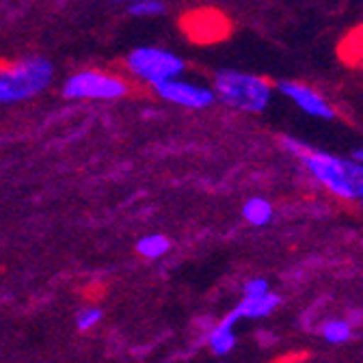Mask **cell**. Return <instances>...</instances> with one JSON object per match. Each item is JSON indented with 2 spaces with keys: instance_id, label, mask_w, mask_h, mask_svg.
<instances>
[{
  "instance_id": "1",
  "label": "cell",
  "mask_w": 363,
  "mask_h": 363,
  "mask_svg": "<svg viewBox=\"0 0 363 363\" xmlns=\"http://www.w3.org/2000/svg\"><path fill=\"white\" fill-rule=\"evenodd\" d=\"M281 147L301 162L307 175L329 195L344 201H361L363 167L352 158H342L325 150L311 147L294 136H281Z\"/></svg>"
},
{
  "instance_id": "2",
  "label": "cell",
  "mask_w": 363,
  "mask_h": 363,
  "mask_svg": "<svg viewBox=\"0 0 363 363\" xmlns=\"http://www.w3.org/2000/svg\"><path fill=\"white\" fill-rule=\"evenodd\" d=\"M212 89L216 100L242 113H264L272 100V82L240 69H218Z\"/></svg>"
},
{
  "instance_id": "3",
  "label": "cell",
  "mask_w": 363,
  "mask_h": 363,
  "mask_svg": "<svg viewBox=\"0 0 363 363\" xmlns=\"http://www.w3.org/2000/svg\"><path fill=\"white\" fill-rule=\"evenodd\" d=\"M52 63L41 57H28L0 69V104L22 102L50 84Z\"/></svg>"
},
{
  "instance_id": "4",
  "label": "cell",
  "mask_w": 363,
  "mask_h": 363,
  "mask_svg": "<svg viewBox=\"0 0 363 363\" xmlns=\"http://www.w3.org/2000/svg\"><path fill=\"white\" fill-rule=\"evenodd\" d=\"M128 72L152 89H158L160 84L182 78L186 69V63L182 57L167 48H158V45H139V48L130 50L125 57Z\"/></svg>"
},
{
  "instance_id": "5",
  "label": "cell",
  "mask_w": 363,
  "mask_h": 363,
  "mask_svg": "<svg viewBox=\"0 0 363 363\" xmlns=\"http://www.w3.org/2000/svg\"><path fill=\"white\" fill-rule=\"evenodd\" d=\"M130 94V84L125 78L96 72V69H84L74 76H69L63 84V96L69 100H121Z\"/></svg>"
},
{
  "instance_id": "6",
  "label": "cell",
  "mask_w": 363,
  "mask_h": 363,
  "mask_svg": "<svg viewBox=\"0 0 363 363\" xmlns=\"http://www.w3.org/2000/svg\"><path fill=\"white\" fill-rule=\"evenodd\" d=\"M154 91L160 100H164L173 106L191 108V111H203L216 102V94L212 86L195 82V80H186V78L169 80Z\"/></svg>"
},
{
  "instance_id": "7",
  "label": "cell",
  "mask_w": 363,
  "mask_h": 363,
  "mask_svg": "<svg viewBox=\"0 0 363 363\" xmlns=\"http://www.w3.org/2000/svg\"><path fill=\"white\" fill-rule=\"evenodd\" d=\"M277 89L286 100H290L305 115L315 117V119H325V121L335 119V108L329 104V100L320 94V91H315L313 86L298 82V80H281L277 84Z\"/></svg>"
},
{
  "instance_id": "8",
  "label": "cell",
  "mask_w": 363,
  "mask_h": 363,
  "mask_svg": "<svg viewBox=\"0 0 363 363\" xmlns=\"http://www.w3.org/2000/svg\"><path fill=\"white\" fill-rule=\"evenodd\" d=\"M186 33L195 41H216L227 35V20L216 11H195L184 20Z\"/></svg>"
},
{
  "instance_id": "9",
  "label": "cell",
  "mask_w": 363,
  "mask_h": 363,
  "mask_svg": "<svg viewBox=\"0 0 363 363\" xmlns=\"http://www.w3.org/2000/svg\"><path fill=\"white\" fill-rule=\"evenodd\" d=\"M236 325H238V318L230 311L227 315H223L220 320L212 323V327L206 331V344L214 357H227L236 348L238 344Z\"/></svg>"
},
{
  "instance_id": "10",
  "label": "cell",
  "mask_w": 363,
  "mask_h": 363,
  "mask_svg": "<svg viewBox=\"0 0 363 363\" xmlns=\"http://www.w3.org/2000/svg\"><path fill=\"white\" fill-rule=\"evenodd\" d=\"M281 298L277 292H268L262 296H242V301L232 309V313L238 318V320H262V318H268L272 311L279 307Z\"/></svg>"
},
{
  "instance_id": "11",
  "label": "cell",
  "mask_w": 363,
  "mask_h": 363,
  "mask_svg": "<svg viewBox=\"0 0 363 363\" xmlns=\"http://www.w3.org/2000/svg\"><path fill=\"white\" fill-rule=\"evenodd\" d=\"M242 218L253 227H266L275 218V206L264 197H251L242 206Z\"/></svg>"
},
{
  "instance_id": "12",
  "label": "cell",
  "mask_w": 363,
  "mask_h": 363,
  "mask_svg": "<svg viewBox=\"0 0 363 363\" xmlns=\"http://www.w3.org/2000/svg\"><path fill=\"white\" fill-rule=\"evenodd\" d=\"M318 333L320 337L333 346H340V344H348L354 335V327L346 320V318H329V320L320 323L318 327Z\"/></svg>"
},
{
  "instance_id": "13",
  "label": "cell",
  "mask_w": 363,
  "mask_h": 363,
  "mask_svg": "<svg viewBox=\"0 0 363 363\" xmlns=\"http://www.w3.org/2000/svg\"><path fill=\"white\" fill-rule=\"evenodd\" d=\"M171 240L164 234H147L136 242V253L145 259H160L169 253Z\"/></svg>"
},
{
  "instance_id": "14",
  "label": "cell",
  "mask_w": 363,
  "mask_h": 363,
  "mask_svg": "<svg viewBox=\"0 0 363 363\" xmlns=\"http://www.w3.org/2000/svg\"><path fill=\"white\" fill-rule=\"evenodd\" d=\"M100 320H102V309L96 305H84L76 313V327L80 331H91Z\"/></svg>"
},
{
  "instance_id": "15",
  "label": "cell",
  "mask_w": 363,
  "mask_h": 363,
  "mask_svg": "<svg viewBox=\"0 0 363 363\" xmlns=\"http://www.w3.org/2000/svg\"><path fill=\"white\" fill-rule=\"evenodd\" d=\"M130 13L136 18H156L164 13V3L162 0H141V3L130 5Z\"/></svg>"
},
{
  "instance_id": "16",
  "label": "cell",
  "mask_w": 363,
  "mask_h": 363,
  "mask_svg": "<svg viewBox=\"0 0 363 363\" xmlns=\"http://www.w3.org/2000/svg\"><path fill=\"white\" fill-rule=\"evenodd\" d=\"M268 292H270V284L264 277H251L242 286V296H262V294H268Z\"/></svg>"
},
{
  "instance_id": "17",
  "label": "cell",
  "mask_w": 363,
  "mask_h": 363,
  "mask_svg": "<svg viewBox=\"0 0 363 363\" xmlns=\"http://www.w3.org/2000/svg\"><path fill=\"white\" fill-rule=\"evenodd\" d=\"M350 158H352L354 162H359V164L363 167V145L354 147V150H352V154H350Z\"/></svg>"
},
{
  "instance_id": "18",
  "label": "cell",
  "mask_w": 363,
  "mask_h": 363,
  "mask_svg": "<svg viewBox=\"0 0 363 363\" xmlns=\"http://www.w3.org/2000/svg\"><path fill=\"white\" fill-rule=\"evenodd\" d=\"M113 3H128V5H136V3H141V0H113Z\"/></svg>"
},
{
  "instance_id": "19",
  "label": "cell",
  "mask_w": 363,
  "mask_h": 363,
  "mask_svg": "<svg viewBox=\"0 0 363 363\" xmlns=\"http://www.w3.org/2000/svg\"><path fill=\"white\" fill-rule=\"evenodd\" d=\"M359 65H361V67H363V59H361V61H359Z\"/></svg>"
},
{
  "instance_id": "20",
  "label": "cell",
  "mask_w": 363,
  "mask_h": 363,
  "mask_svg": "<svg viewBox=\"0 0 363 363\" xmlns=\"http://www.w3.org/2000/svg\"><path fill=\"white\" fill-rule=\"evenodd\" d=\"M359 203H361V206H363V197H361V201H359Z\"/></svg>"
}]
</instances>
